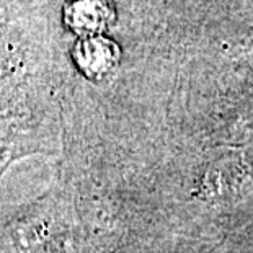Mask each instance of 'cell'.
Returning <instances> with one entry per match:
<instances>
[{
    "mask_svg": "<svg viewBox=\"0 0 253 253\" xmlns=\"http://www.w3.org/2000/svg\"><path fill=\"white\" fill-rule=\"evenodd\" d=\"M67 23L80 33H95L110 23V8L105 0H75L67 7Z\"/></svg>",
    "mask_w": 253,
    "mask_h": 253,
    "instance_id": "6da1fadb",
    "label": "cell"
},
{
    "mask_svg": "<svg viewBox=\"0 0 253 253\" xmlns=\"http://www.w3.org/2000/svg\"><path fill=\"white\" fill-rule=\"evenodd\" d=\"M75 59L85 74L100 77L113 67L116 61V49L103 38H88L79 44Z\"/></svg>",
    "mask_w": 253,
    "mask_h": 253,
    "instance_id": "7a4b0ae2",
    "label": "cell"
}]
</instances>
